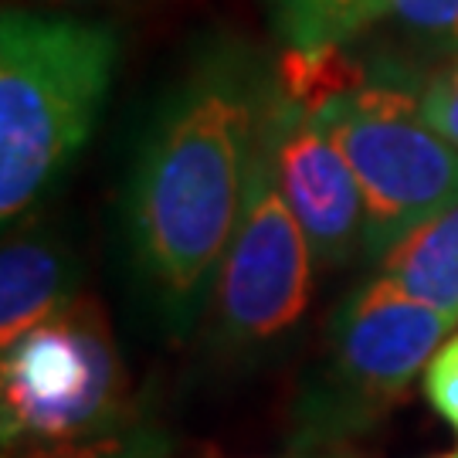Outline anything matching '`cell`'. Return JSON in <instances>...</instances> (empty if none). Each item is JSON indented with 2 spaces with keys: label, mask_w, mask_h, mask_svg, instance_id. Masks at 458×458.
Here are the masks:
<instances>
[{
  "label": "cell",
  "mask_w": 458,
  "mask_h": 458,
  "mask_svg": "<svg viewBox=\"0 0 458 458\" xmlns=\"http://www.w3.org/2000/svg\"><path fill=\"white\" fill-rule=\"evenodd\" d=\"M268 96L234 51L208 55L157 113L126 194L136 268L177 329L211 302Z\"/></svg>",
  "instance_id": "cell-1"
},
{
  "label": "cell",
  "mask_w": 458,
  "mask_h": 458,
  "mask_svg": "<svg viewBox=\"0 0 458 458\" xmlns=\"http://www.w3.org/2000/svg\"><path fill=\"white\" fill-rule=\"evenodd\" d=\"M119 65L106 21L7 7L0 17V217L11 228L96 130Z\"/></svg>",
  "instance_id": "cell-2"
},
{
  "label": "cell",
  "mask_w": 458,
  "mask_h": 458,
  "mask_svg": "<svg viewBox=\"0 0 458 458\" xmlns=\"http://www.w3.org/2000/svg\"><path fill=\"white\" fill-rule=\"evenodd\" d=\"M130 425H136L130 374L96 299L75 295L45 323L4 346V458L89 442Z\"/></svg>",
  "instance_id": "cell-3"
},
{
  "label": "cell",
  "mask_w": 458,
  "mask_h": 458,
  "mask_svg": "<svg viewBox=\"0 0 458 458\" xmlns=\"http://www.w3.org/2000/svg\"><path fill=\"white\" fill-rule=\"evenodd\" d=\"M455 323L370 276L329 319L327 353L295 401V445L363 435L425 377Z\"/></svg>",
  "instance_id": "cell-4"
},
{
  "label": "cell",
  "mask_w": 458,
  "mask_h": 458,
  "mask_svg": "<svg viewBox=\"0 0 458 458\" xmlns=\"http://www.w3.org/2000/svg\"><path fill=\"white\" fill-rule=\"evenodd\" d=\"M360 183L363 255L380 259L404 234L458 204V147L421 115V92L374 79L316 109Z\"/></svg>",
  "instance_id": "cell-5"
},
{
  "label": "cell",
  "mask_w": 458,
  "mask_h": 458,
  "mask_svg": "<svg viewBox=\"0 0 458 458\" xmlns=\"http://www.w3.org/2000/svg\"><path fill=\"white\" fill-rule=\"evenodd\" d=\"M312 268L316 255L278 191L272 153L259 132L242 214L211 293L221 350L262 353L282 344L310 310Z\"/></svg>",
  "instance_id": "cell-6"
},
{
  "label": "cell",
  "mask_w": 458,
  "mask_h": 458,
  "mask_svg": "<svg viewBox=\"0 0 458 458\" xmlns=\"http://www.w3.org/2000/svg\"><path fill=\"white\" fill-rule=\"evenodd\" d=\"M262 136L272 153L278 191L306 231L316 265L336 268L360 255L367 231L360 183L316 113L272 89Z\"/></svg>",
  "instance_id": "cell-7"
},
{
  "label": "cell",
  "mask_w": 458,
  "mask_h": 458,
  "mask_svg": "<svg viewBox=\"0 0 458 458\" xmlns=\"http://www.w3.org/2000/svg\"><path fill=\"white\" fill-rule=\"evenodd\" d=\"M79 268L68 248L41 228H17L0 248V346L75 299Z\"/></svg>",
  "instance_id": "cell-8"
},
{
  "label": "cell",
  "mask_w": 458,
  "mask_h": 458,
  "mask_svg": "<svg viewBox=\"0 0 458 458\" xmlns=\"http://www.w3.org/2000/svg\"><path fill=\"white\" fill-rule=\"evenodd\" d=\"M377 276L458 327V204L387 248L377 259Z\"/></svg>",
  "instance_id": "cell-9"
},
{
  "label": "cell",
  "mask_w": 458,
  "mask_h": 458,
  "mask_svg": "<svg viewBox=\"0 0 458 458\" xmlns=\"http://www.w3.org/2000/svg\"><path fill=\"white\" fill-rule=\"evenodd\" d=\"M276 31L289 48L346 45L380 21L384 0H265Z\"/></svg>",
  "instance_id": "cell-10"
},
{
  "label": "cell",
  "mask_w": 458,
  "mask_h": 458,
  "mask_svg": "<svg viewBox=\"0 0 458 458\" xmlns=\"http://www.w3.org/2000/svg\"><path fill=\"white\" fill-rule=\"evenodd\" d=\"M380 21L425 48L458 55V0H384Z\"/></svg>",
  "instance_id": "cell-11"
},
{
  "label": "cell",
  "mask_w": 458,
  "mask_h": 458,
  "mask_svg": "<svg viewBox=\"0 0 458 458\" xmlns=\"http://www.w3.org/2000/svg\"><path fill=\"white\" fill-rule=\"evenodd\" d=\"M174 438L157 425H130L115 435L89 438L75 445H55V448H38L14 458H170Z\"/></svg>",
  "instance_id": "cell-12"
},
{
  "label": "cell",
  "mask_w": 458,
  "mask_h": 458,
  "mask_svg": "<svg viewBox=\"0 0 458 458\" xmlns=\"http://www.w3.org/2000/svg\"><path fill=\"white\" fill-rule=\"evenodd\" d=\"M425 397L435 414L458 435V333L445 336L425 367Z\"/></svg>",
  "instance_id": "cell-13"
},
{
  "label": "cell",
  "mask_w": 458,
  "mask_h": 458,
  "mask_svg": "<svg viewBox=\"0 0 458 458\" xmlns=\"http://www.w3.org/2000/svg\"><path fill=\"white\" fill-rule=\"evenodd\" d=\"M421 115L431 130L458 147V55L421 89Z\"/></svg>",
  "instance_id": "cell-14"
},
{
  "label": "cell",
  "mask_w": 458,
  "mask_h": 458,
  "mask_svg": "<svg viewBox=\"0 0 458 458\" xmlns=\"http://www.w3.org/2000/svg\"><path fill=\"white\" fill-rule=\"evenodd\" d=\"M431 458H458V452H445V455H431Z\"/></svg>",
  "instance_id": "cell-15"
},
{
  "label": "cell",
  "mask_w": 458,
  "mask_h": 458,
  "mask_svg": "<svg viewBox=\"0 0 458 458\" xmlns=\"http://www.w3.org/2000/svg\"><path fill=\"white\" fill-rule=\"evenodd\" d=\"M289 458H316V455H289Z\"/></svg>",
  "instance_id": "cell-16"
}]
</instances>
